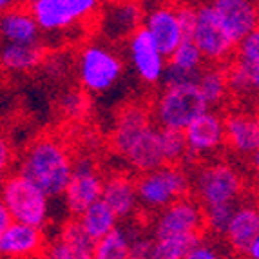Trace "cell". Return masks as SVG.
Listing matches in <instances>:
<instances>
[{
	"label": "cell",
	"mask_w": 259,
	"mask_h": 259,
	"mask_svg": "<svg viewBox=\"0 0 259 259\" xmlns=\"http://www.w3.org/2000/svg\"><path fill=\"white\" fill-rule=\"evenodd\" d=\"M112 145L140 176L167 165L160 127L152 125L149 111L140 104L127 105L120 111L112 129Z\"/></svg>",
	"instance_id": "obj_1"
},
{
	"label": "cell",
	"mask_w": 259,
	"mask_h": 259,
	"mask_svg": "<svg viewBox=\"0 0 259 259\" xmlns=\"http://www.w3.org/2000/svg\"><path fill=\"white\" fill-rule=\"evenodd\" d=\"M74 170V160L60 140L53 136L31 142L18 160V174L42 189L49 198L64 196Z\"/></svg>",
	"instance_id": "obj_2"
},
{
	"label": "cell",
	"mask_w": 259,
	"mask_h": 259,
	"mask_svg": "<svg viewBox=\"0 0 259 259\" xmlns=\"http://www.w3.org/2000/svg\"><path fill=\"white\" fill-rule=\"evenodd\" d=\"M78 83L93 95L111 91L125 73V64L120 53L104 40H91L76 53Z\"/></svg>",
	"instance_id": "obj_3"
},
{
	"label": "cell",
	"mask_w": 259,
	"mask_h": 259,
	"mask_svg": "<svg viewBox=\"0 0 259 259\" xmlns=\"http://www.w3.org/2000/svg\"><path fill=\"white\" fill-rule=\"evenodd\" d=\"M208 111L203 95L196 82L165 83L152 107V118L160 129L183 131L198 116Z\"/></svg>",
	"instance_id": "obj_4"
},
{
	"label": "cell",
	"mask_w": 259,
	"mask_h": 259,
	"mask_svg": "<svg viewBox=\"0 0 259 259\" xmlns=\"http://www.w3.org/2000/svg\"><path fill=\"white\" fill-rule=\"evenodd\" d=\"M192 187L203 210L212 207H238L245 180L232 161L214 160L196 170Z\"/></svg>",
	"instance_id": "obj_5"
},
{
	"label": "cell",
	"mask_w": 259,
	"mask_h": 259,
	"mask_svg": "<svg viewBox=\"0 0 259 259\" xmlns=\"http://www.w3.org/2000/svg\"><path fill=\"white\" fill-rule=\"evenodd\" d=\"M2 205L13 221L44 230L51 220V198L20 174H11L2 183Z\"/></svg>",
	"instance_id": "obj_6"
},
{
	"label": "cell",
	"mask_w": 259,
	"mask_h": 259,
	"mask_svg": "<svg viewBox=\"0 0 259 259\" xmlns=\"http://www.w3.org/2000/svg\"><path fill=\"white\" fill-rule=\"evenodd\" d=\"M140 207L147 212H161L185 198L190 189L189 176L180 165H163L136 180Z\"/></svg>",
	"instance_id": "obj_7"
},
{
	"label": "cell",
	"mask_w": 259,
	"mask_h": 259,
	"mask_svg": "<svg viewBox=\"0 0 259 259\" xmlns=\"http://www.w3.org/2000/svg\"><path fill=\"white\" fill-rule=\"evenodd\" d=\"M40 31L46 35H60L76 29L98 13L96 0H33L27 4Z\"/></svg>",
	"instance_id": "obj_8"
},
{
	"label": "cell",
	"mask_w": 259,
	"mask_h": 259,
	"mask_svg": "<svg viewBox=\"0 0 259 259\" xmlns=\"http://www.w3.org/2000/svg\"><path fill=\"white\" fill-rule=\"evenodd\" d=\"M190 40L201 51L205 60L210 62L212 65L227 62L238 49L221 26L212 2L196 6V24Z\"/></svg>",
	"instance_id": "obj_9"
},
{
	"label": "cell",
	"mask_w": 259,
	"mask_h": 259,
	"mask_svg": "<svg viewBox=\"0 0 259 259\" xmlns=\"http://www.w3.org/2000/svg\"><path fill=\"white\" fill-rule=\"evenodd\" d=\"M205 227V210L194 199L183 198L165 210L158 212L151 223L152 239L201 236Z\"/></svg>",
	"instance_id": "obj_10"
},
{
	"label": "cell",
	"mask_w": 259,
	"mask_h": 259,
	"mask_svg": "<svg viewBox=\"0 0 259 259\" xmlns=\"http://www.w3.org/2000/svg\"><path fill=\"white\" fill-rule=\"evenodd\" d=\"M105 180L98 172L96 163L89 156H80L74 160V170L69 187L65 190L64 201L69 214L80 218L87 208L102 201Z\"/></svg>",
	"instance_id": "obj_11"
},
{
	"label": "cell",
	"mask_w": 259,
	"mask_h": 259,
	"mask_svg": "<svg viewBox=\"0 0 259 259\" xmlns=\"http://www.w3.org/2000/svg\"><path fill=\"white\" fill-rule=\"evenodd\" d=\"M125 49L131 67L143 85L156 87L165 83L168 58L161 53V49L156 46L154 40L143 27L127 42Z\"/></svg>",
	"instance_id": "obj_12"
},
{
	"label": "cell",
	"mask_w": 259,
	"mask_h": 259,
	"mask_svg": "<svg viewBox=\"0 0 259 259\" xmlns=\"http://www.w3.org/2000/svg\"><path fill=\"white\" fill-rule=\"evenodd\" d=\"M145 11L133 2L107 4L98 17V33L107 44H116L127 40L129 42L143 27Z\"/></svg>",
	"instance_id": "obj_13"
},
{
	"label": "cell",
	"mask_w": 259,
	"mask_h": 259,
	"mask_svg": "<svg viewBox=\"0 0 259 259\" xmlns=\"http://www.w3.org/2000/svg\"><path fill=\"white\" fill-rule=\"evenodd\" d=\"M143 29L147 31L149 36L154 40V44L161 49V53L167 58H170L172 53L187 40L182 22L178 17V6H152L151 9L145 11Z\"/></svg>",
	"instance_id": "obj_14"
},
{
	"label": "cell",
	"mask_w": 259,
	"mask_h": 259,
	"mask_svg": "<svg viewBox=\"0 0 259 259\" xmlns=\"http://www.w3.org/2000/svg\"><path fill=\"white\" fill-rule=\"evenodd\" d=\"M185 140L189 145V156L192 158L216 154L227 143L225 118H221L220 112H216L214 109H208L187 127Z\"/></svg>",
	"instance_id": "obj_15"
},
{
	"label": "cell",
	"mask_w": 259,
	"mask_h": 259,
	"mask_svg": "<svg viewBox=\"0 0 259 259\" xmlns=\"http://www.w3.org/2000/svg\"><path fill=\"white\" fill-rule=\"evenodd\" d=\"M221 26L238 48L239 44L259 27L257 4L250 0H216L212 2Z\"/></svg>",
	"instance_id": "obj_16"
},
{
	"label": "cell",
	"mask_w": 259,
	"mask_h": 259,
	"mask_svg": "<svg viewBox=\"0 0 259 259\" xmlns=\"http://www.w3.org/2000/svg\"><path fill=\"white\" fill-rule=\"evenodd\" d=\"M95 239L78 220L65 221L48 248L49 259H95Z\"/></svg>",
	"instance_id": "obj_17"
},
{
	"label": "cell",
	"mask_w": 259,
	"mask_h": 259,
	"mask_svg": "<svg viewBox=\"0 0 259 259\" xmlns=\"http://www.w3.org/2000/svg\"><path fill=\"white\" fill-rule=\"evenodd\" d=\"M44 243L42 230L17 221L0 232V252L4 259H36L44 250Z\"/></svg>",
	"instance_id": "obj_18"
},
{
	"label": "cell",
	"mask_w": 259,
	"mask_h": 259,
	"mask_svg": "<svg viewBox=\"0 0 259 259\" xmlns=\"http://www.w3.org/2000/svg\"><path fill=\"white\" fill-rule=\"evenodd\" d=\"M227 143L236 154L248 156L259 151V116L252 112H230L225 118Z\"/></svg>",
	"instance_id": "obj_19"
},
{
	"label": "cell",
	"mask_w": 259,
	"mask_h": 259,
	"mask_svg": "<svg viewBox=\"0 0 259 259\" xmlns=\"http://www.w3.org/2000/svg\"><path fill=\"white\" fill-rule=\"evenodd\" d=\"M259 236V203L246 201L239 203L230 221L229 229L225 232V239L229 246L238 254H245L248 246Z\"/></svg>",
	"instance_id": "obj_20"
},
{
	"label": "cell",
	"mask_w": 259,
	"mask_h": 259,
	"mask_svg": "<svg viewBox=\"0 0 259 259\" xmlns=\"http://www.w3.org/2000/svg\"><path fill=\"white\" fill-rule=\"evenodd\" d=\"M102 199L114 210L118 220L133 218L140 208L136 180L121 172L111 174L109 178H105L104 198Z\"/></svg>",
	"instance_id": "obj_21"
},
{
	"label": "cell",
	"mask_w": 259,
	"mask_h": 259,
	"mask_svg": "<svg viewBox=\"0 0 259 259\" xmlns=\"http://www.w3.org/2000/svg\"><path fill=\"white\" fill-rule=\"evenodd\" d=\"M0 33L8 44H36L40 40V27L27 6L9 9L0 18Z\"/></svg>",
	"instance_id": "obj_22"
},
{
	"label": "cell",
	"mask_w": 259,
	"mask_h": 259,
	"mask_svg": "<svg viewBox=\"0 0 259 259\" xmlns=\"http://www.w3.org/2000/svg\"><path fill=\"white\" fill-rule=\"evenodd\" d=\"M205 56L201 55L196 44L192 40L185 42L172 53L168 58V69L165 76V83H178V82H196L201 71L205 69Z\"/></svg>",
	"instance_id": "obj_23"
},
{
	"label": "cell",
	"mask_w": 259,
	"mask_h": 259,
	"mask_svg": "<svg viewBox=\"0 0 259 259\" xmlns=\"http://www.w3.org/2000/svg\"><path fill=\"white\" fill-rule=\"evenodd\" d=\"M46 60V49L42 42L36 44H8L4 42L0 62L4 71L11 74H26L38 69Z\"/></svg>",
	"instance_id": "obj_24"
},
{
	"label": "cell",
	"mask_w": 259,
	"mask_h": 259,
	"mask_svg": "<svg viewBox=\"0 0 259 259\" xmlns=\"http://www.w3.org/2000/svg\"><path fill=\"white\" fill-rule=\"evenodd\" d=\"M230 95L243 102L259 104V65L234 60L227 69Z\"/></svg>",
	"instance_id": "obj_25"
},
{
	"label": "cell",
	"mask_w": 259,
	"mask_h": 259,
	"mask_svg": "<svg viewBox=\"0 0 259 259\" xmlns=\"http://www.w3.org/2000/svg\"><path fill=\"white\" fill-rule=\"evenodd\" d=\"M199 91L203 95L208 109H216L225 104L227 96L230 95L229 89V74L220 65H210L201 71L196 80Z\"/></svg>",
	"instance_id": "obj_26"
},
{
	"label": "cell",
	"mask_w": 259,
	"mask_h": 259,
	"mask_svg": "<svg viewBox=\"0 0 259 259\" xmlns=\"http://www.w3.org/2000/svg\"><path fill=\"white\" fill-rule=\"evenodd\" d=\"M76 220L80 221L83 230H85L95 241H98V239L105 238V236H109L111 232H114V230L118 229V221H120L116 214H114V210L105 203L104 199L98 201V203H95L91 208H87L82 216L76 218Z\"/></svg>",
	"instance_id": "obj_27"
},
{
	"label": "cell",
	"mask_w": 259,
	"mask_h": 259,
	"mask_svg": "<svg viewBox=\"0 0 259 259\" xmlns=\"http://www.w3.org/2000/svg\"><path fill=\"white\" fill-rule=\"evenodd\" d=\"M134 227H118L95 243V259H129Z\"/></svg>",
	"instance_id": "obj_28"
},
{
	"label": "cell",
	"mask_w": 259,
	"mask_h": 259,
	"mask_svg": "<svg viewBox=\"0 0 259 259\" xmlns=\"http://www.w3.org/2000/svg\"><path fill=\"white\" fill-rule=\"evenodd\" d=\"M201 236H178V238L152 239L151 259H185Z\"/></svg>",
	"instance_id": "obj_29"
},
{
	"label": "cell",
	"mask_w": 259,
	"mask_h": 259,
	"mask_svg": "<svg viewBox=\"0 0 259 259\" xmlns=\"http://www.w3.org/2000/svg\"><path fill=\"white\" fill-rule=\"evenodd\" d=\"M161 131V149H163L165 163L167 165H178L182 163L189 156V145H187L185 133L183 131H170V129H160Z\"/></svg>",
	"instance_id": "obj_30"
},
{
	"label": "cell",
	"mask_w": 259,
	"mask_h": 259,
	"mask_svg": "<svg viewBox=\"0 0 259 259\" xmlns=\"http://www.w3.org/2000/svg\"><path fill=\"white\" fill-rule=\"evenodd\" d=\"M239 207V205H238ZM238 207H212V208H205V225L210 232L218 234V236H223L229 229L232 216Z\"/></svg>",
	"instance_id": "obj_31"
},
{
	"label": "cell",
	"mask_w": 259,
	"mask_h": 259,
	"mask_svg": "<svg viewBox=\"0 0 259 259\" xmlns=\"http://www.w3.org/2000/svg\"><path fill=\"white\" fill-rule=\"evenodd\" d=\"M60 109L67 118H82L87 112V96L80 91H69L60 98Z\"/></svg>",
	"instance_id": "obj_32"
},
{
	"label": "cell",
	"mask_w": 259,
	"mask_h": 259,
	"mask_svg": "<svg viewBox=\"0 0 259 259\" xmlns=\"http://www.w3.org/2000/svg\"><path fill=\"white\" fill-rule=\"evenodd\" d=\"M236 60L250 65H259V27L252 31L236 49Z\"/></svg>",
	"instance_id": "obj_33"
},
{
	"label": "cell",
	"mask_w": 259,
	"mask_h": 259,
	"mask_svg": "<svg viewBox=\"0 0 259 259\" xmlns=\"http://www.w3.org/2000/svg\"><path fill=\"white\" fill-rule=\"evenodd\" d=\"M152 255V238L145 236L142 229H133V243H131L129 259H151Z\"/></svg>",
	"instance_id": "obj_34"
},
{
	"label": "cell",
	"mask_w": 259,
	"mask_h": 259,
	"mask_svg": "<svg viewBox=\"0 0 259 259\" xmlns=\"http://www.w3.org/2000/svg\"><path fill=\"white\" fill-rule=\"evenodd\" d=\"M185 259H225V254L220 248V245L201 238L192 246V250L187 254Z\"/></svg>",
	"instance_id": "obj_35"
},
{
	"label": "cell",
	"mask_w": 259,
	"mask_h": 259,
	"mask_svg": "<svg viewBox=\"0 0 259 259\" xmlns=\"http://www.w3.org/2000/svg\"><path fill=\"white\" fill-rule=\"evenodd\" d=\"M178 17H180V22H182L185 38L190 40L192 31H194V24H196V6H189V4L178 6Z\"/></svg>",
	"instance_id": "obj_36"
},
{
	"label": "cell",
	"mask_w": 259,
	"mask_h": 259,
	"mask_svg": "<svg viewBox=\"0 0 259 259\" xmlns=\"http://www.w3.org/2000/svg\"><path fill=\"white\" fill-rule=\"evenodd\" d=\"M9 160H11V152H9V143L6 142V140H2L0 142V167H2V170H8V163Z\"/></svg>",
	"instance_id": "obj_37"
},
{
	"label": "cell",
	"mask_w": 259,
	"mask_h": 259,
	"mask_svg": "<svg viewBox=\"0 0 259 259\" xmlns=\"http://www.w3.org/2000/svg\"><path fill=\"white\" fill-rule=\"evenodd\" d=\"M11 223H13V218H11V214L8 212V208L2 205V207H0V232H4L6 229H9Z\"/></svg>",
	"instance_id": "obj_38"
},
{
	"label": "cell",
	"mask_w": 259,
	"mask_h": 259,
	"mask_svg": "<svg viewBox=\"0 0 259 259\" xmlns=\"http://www.w3.org/2000/svg\"><path fill=\"white\" fill-rule=\"evenodd\" d=\"M248 163H250V170H252V174H254L255 182L259 183V151L254 152V154L248 158Z\"/></svg>",
	"instance_id": "obj_39"
},
{
	"label": "cell",
	"mask_w": 259,
	"mask_h": 259,
	"mask_svg": "<svg viewBox=\"0 0 259 259\" xmlns=\"http://www.w3.org/2000/svg\"><path fill=\"white\" fill-rule=\"evenodd\" d=\"M245 257L246 259H259V236L254 239V243L248 246V250L245 252Z\"/></svg>",
	"instance_id": "obj_40"
},
{
	"label": "cell",
	"mask_w": 259,
	"mask_h": 259,
	"mask_svg": "<svg viewBox=\"0 0 259 259\" xmlns=\"http://www.w3.org/2000/svg\"><path fill=\"white\" fill-rule=\"evenodd\" d=\"M0 8H2V11H4V13H8L9 8H11V9L17 8V4H15V2H9V0H0Z\"/></svg>",
	"instance_id": "obj_41"
},
{
	"label": "cell",
	"mask_w": 259,
	"mask_h": 259,
	"mask_svg": "<svg viewBox=\"0 0 259 259\" xmlns=\"http://www.w3.org/2000/svg\"><path fill=\"white\" fill-rule=\"evenodd\" d=\"M36 259H49L48 255H40V257H36Z\"/></svg>",
	"instance_id": "obj_42"
},
{
	"label": "cell",
	"mask_w": 259,
	"mask_h": 259,
	"mask_svg": "<svg viewBox=\"0 0 259 259\" xmlns=\"http://www.w3.org/2000/svg\"><path fill=\"white\" fill-rule=\"evenodd\" d=\"M257 18H259V2H257Z\"/></svg>",
	"instance_id": "obj_43"
}]
</instances>
